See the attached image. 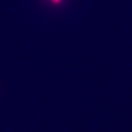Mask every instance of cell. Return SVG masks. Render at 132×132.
<instances>
[{
  "label": "cell",
  "instance_id": "6da1fadb",
  "mask_svg": "<svg viewBox=\"0 0 132 132\" xmlns=\"http://www.w3.org/2000/svg\"><path fill=\"white\" fill-rule=\"evenodd\" d=\"M52 1H53V3L57 4V3H59L61 2V0H52Z\"/></svg>",
  "mask_w": 132,
  "mask_h": 132
}]
</instances>
